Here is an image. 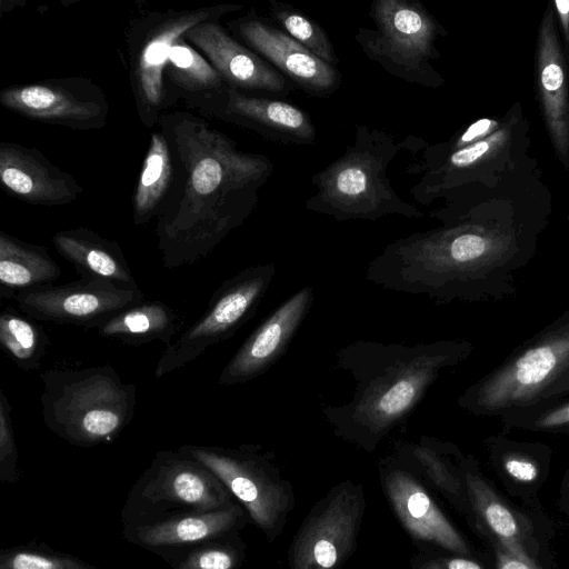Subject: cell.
<instances>
[{
    "mask_svg": "<svg viewBox=\"0 0 569 569\" xmlns=\"http://www.w3.org/2000/svg\"><path fill=\"white\" fill-rule=\"evenodd\" d=\"M498 186L443 214L441 227L387 244L368 263L366 279L437 305L513 296L517 273L535 257L548 212L519 209L510 196L493 193Z\"/></svg>",
    "mask_w": 569,
    "mask_h": 569,
    "instance_id": "6da1fadb",
    "label": "cell"
},
{
    "mask_svg": "<svg viewBox=\"0 0 569 569\" xmlns=\"http://www.w3.org/2000/svg\"><path fill=\"white\" fill-rule=\"evenodd\" d=\"M158 127L171 147L176 177L154 234L162 264L174 269L206 259L244 223L274 167L269 157L239 149L200 114L163 112Z\"/></svg>",
    "mask_w": 569,
    "mask_h": 569,
    "instance_id": "7a4b0ae2",
    "label": "cell"
},
{
    "mask_svg": "<svg viewBox=\"0 0 569 569\" xmlns=\"http://www.w3.org/2000/svg\"><path fill=\"white\" fill-rule=\"evenodd\" d=\"M475 346L466 339L416 345L357 340L340 348L336 369L353 380L351 399L321 405L335 437L366 451L403 430L432 385L448 369L469 358Z\"/></svg>",
    "mask_w": 569,
    "mask_h": 569,
    "instance_id": "3957f363",
    "label": "cell"
},
{
    "mask_svg": "<svg viewBox=\"0 0 569 569\" xmlns=\"http://www.w3.org/2000/svg\"><path fill=\"white\" fill-rule=\"evenodd\" d=\"M397 142L389 132L357 124L353 142L335 161L311 177L316 192L305 208L336 221H377L387 216L420 219L425 213L393 189L388 170L412 141Z\"/></svg>",
    "mask_w": 569,
    "mask_h": 569,
    "instance_id": "277c9868",
    "label": "cell"
},
{
    "mask_svg": "<svg viewBox=\"0 0 569 569\" xmlns=\"http://www.w3.org/2000/svg\"><path fill=\"white\" fill-rule=\"evenodd\" d=\"M41 415L68 443L91 448L113 442L132 421L137 390L110 366L49 369L40 375Z\"/></svg>",
    "mask_w": 569,
    "mask_h": 569,
    "instance_id": "5b68a950",
    "label": "cell"
},
{
    "mask_svg": "<svg viewBox=\"0 0 569 569\" xmlns=\"http://www.w3.org/2000/svg\"><path fill=\"white\" fill-rule=\"evenodd\" d=\"M569 372V309L460 393L457 405L477 417L531 407Z\"/></svg>",
    "mask_w": 569,
    "mask_h": 569,
    "instance_id": "8992f818",
    "label": "cell"
},
{
    "mask_svg": "<svg viewBox=\"0 0 569 569\" xmlns=\"http://www.w3.org/2000/svg\"><path fill=\"white\" fill-rule=\"evenodd\" d=\"M529 123L520 103L505 114V122L495 133L433 160H419L408 168L420 173L410 188L411 197L422 206L447 200L476 187L493 188L526 166Z\"/></svg>",
    "mask_w": 569,
    "mask_h": 569,
    "instance_id": "52a82bcc",
    "label": "cell"
},
{
    "mask_svg": "<svg viewBox=\"0 0 569 569\" xmlns=\"http://www.w3.org/2000/svg\"><path fill=\"white\" fill-rule=\"evenodd\" d=\"M372 27L361 26L353 38L363 54L387 73L405 82L438 89L443 77L433 68L436 47L448 31L418 0H373Z\"/></svg>",
    "mask_w": 569,
    "mask_h": 569,
    "instance_id": "ba28073f",
    "label": "cell"
},
{
    "mask_svg": "<svg viewBox=\"0 0 569 569\" xmlns=\"http://www.w3.org/2000/svg\"><path fill=\"white\" fill-rule=\"evenodd\" d=\"M238 502L220 479L182 451H158L131 487L120 512L122 528L174 515L229 508Z\"/></svg>",
    "mask_w": 569,
    "mask_h": 569,
    "instance_id": "9c48e42d",
    "label": "cell"
},
{
    "mask_svg": "<svg viewBox=\"0 0 569 569\" xmlns=\"http://www.w3.org/2000/svg\"><path fill=\"white\" fill-rule=\"evenodd\" d=\"M219 3L184 10H152L133 18L126 32L129 82L137 116L146 128L158 126L167 109L163 72L172 46L197 24L241 10Z\"/></svg>",
    "mask_w": 569,
    "mask_h": 569,
    "instance_id": "30bf717a",
    "label": "cell"
},
{
    "mask_svg": "<svg viewBox=\"0 0 569 569\" xmlns=\"http://www.w3.org/2000/svg\"><path fill=\"white\" fill-rule=\"evenodd\" d=\"M179 448L220 479L269 541L281 533L295 499L291 485L282 477L271 452L250 443Z\"/></svg>",
    "mask_w": 569,
    "mask_h": 569,
    "instance_id": "8fae6325",
    "label": "cell"
},
{
    "mask_svg": "<svg viewBox=\"0 0 569 569\" xmlns=\"http://www.w3.org/2000/svg\"><path fill=\"white\" fill-rule=\"evenodd\" d=\"M274 274V263L266 262L247 267L224 280L211 295L203 315L166 347L154 377L162 378L184 367L211 346L234 336L254 317Z\"/></svg>",
    "mask_w": 569,
    "mask_h": 569,
    "instance_id": "7c38bea8",
    "label": "cell"
},
{
    "mask_svg": "<svg viewBox=\"0 0 569 569\" xmlns=\"http://www.w3.org/2000/svg\"><path fill=\"white\" fill-rule=\"evenodd\" d=\"M360 483H338L306 517L289 549V569H339L353 552L365 512Z\"/></svg>",
    "mask_w": 569,
    "mask_h": 569,
    "instance_id": "4fadbf2b",
    "label": "cell"
},
{
    "mask_svg": "<svg viewBox=\"0 0 569 569\" xmlns=\"http://www.w3.org/2000/svg\"><path fill=\"white\" fill-rule=\"evenodd\" d=\"M0 104L23 118L77 131L106 127L110 111L102 88L86 77L9 86L0 91Z\"/></svg>",
    "mask_w": 569,
    "mask_h": 569,
    "instance_id": "5bb4252c",
    "label": "cell"
},
{
    "mask_svg": "<svg viewBox=\"0 0 569 569\" xmlns=\"http://www.w3.org/2000/svg\"><path fill=\"white\" fill-rule=\"evenodd\" d=\"M12 300L34 320L96 329L114 313L144 299L140 288L124 289L106 280L80 278L23 290Z\"/></svg>",
    "mask_w": 569,
    "mask_h": 569,
    "instance_id": "9a60e30c",
    "label": "cell"
},
{
    "mask_svg": "<svg viewBox=\"0 0 569 569\" xmlns=\"http://www.w3.org/2000/svg\"><path fill=\"white\" fill-rule=\"evenodd\" d=\"M213 118L281 144H313L316 127L301 108L280 99L250 94L224 86L220 91L186 103Z\"/></svg>",
    "mask_w": 569,
    "mask_h": 569,
    "instance_id": "2e32d148",
    "label": "cell"
},
{
    "mask_svg": "<svg viewBox=\"0 0 569 569\" xmlns=\"http://www.w3.org/2000/svg\"><path fill=\"white\" fill-rule=\"evenodd\" d=\"M227 29L252 49L295 87L315 98L333 94L342 83V74L281 29L270 24L256 10L227 21Z\"/></svg>",
    "mask_w": 569,
    "mask_h": 569,
    "instance_id": "e0dca14e",
    "label": "cell"
},
{
    "mask_svg": "<svg viewBox=\"0 0 569 569\" xmlns=\"http://www.w3.org/2000/svg\"><path fill=\"white\" fill-rule=\"evenodd\" d=\"M379 476L387 500L412 541L460 556L469 553L463 538L409 465L395 455L388 456L379 462Z\"/></svg>",
    "mask_w": 569,
    "mask_h": 569,
    "instance_id": "ac0fdd59",
    "label": "cell"
},
{
    "mask_svg": "<svg viewBox=\"0 0 569 569\" xmlns=\"http://www.w3.org/2000/svg\"><path fill=\"white\" fill-rule=\"evenodd\" d=\"M220 74L226 86L250 94L287 97L295 86L252 49L238 41L220 20L204 21L182 37Z\"/></svg>",
    "mask_w": 569,
    "mask_h": 569,
    "instance_id": "d6986e66",
    "label": "cell"
},
{
    "mask_svg": "<svg viewBox=\"0 0 569 569\" xmlns=\"http://www.w3.org/2000/svg\"><path fill=\"white\" fill-rule=\"evenodd\" d=\"M535 84L540 113L553 151L569 169V63L549 2L538 27Z\"/></svg>",
    "mask_w": 569,
    "mask_h": 569,
    "instance_id": "ffe728a7",
    "label": "cell"
},
{
    "mask_svg": "<svg viewBox=\"0 0 569 569\" xmlns=\"http://www.w3.org/2000/svg\"><path fill=\"white\" fill-rule=\"evenodd\" d=\"M309 286L283 300L242 342L218 378L220 386L251 381L267 372L287 351L312 306Z\"/></svg>",
    "mask_w": 569,
    "mask_h": 569,
    "instance_id": "44dd1931",
    "label": "cell"
},
{
    "mask_svg": "<svg viewBox=\"0 0 569 569\" xmlns=\"http://www.w3.org/2000/svg\"><path fill=\"white\" fill-rule=\"evenodd\" d=\"M0 182L10 197L42 207L67 206L83 193L77 179L40 150L12 141L0 143Z\"/></svg>",
    "mask_w": 569,
    "mask_h": 569,
    "instance_id": "7402d4cb",
    "label": "cell"
},
{
    "mask_svg": "<svg viewBox=\"0 0 569 569\" xmlns=\"http://www.w3.org/2000/svg\"><path fill=\"white\" fill-rule=\"evenodd\" d=\"M249 520L236 502L229 508L186 512L132 528H122L126 541L167 560L191 547L239 533Z\"/></svg>",
    "mask_w": 569,
    "mask_h": 569,
    "instance_id": "603a6c76",
    "label": "cell"
},
{
    "mask_svg": "<svg viewBox=\"0 0 569 569\" xmlns=\"http://www.w3.org/2000/svg\"><path fill=\"white\" fill-rule=\"evenodd\" d=\"M52 243L81 278L106 280L124 289L139 288L117 241L79 227L57 232Z\"/></svg>",
    "mask_w": 569,
    "mask_h": 569,
    "instance_id": "cb8c5ba5",
    "label": "cell"
},
{
    "mask_svg": "<svg viewBox=\"0 0 569 569\" xmlns=\"http://www.w3.org/2000/svg\"><path fill=\"white\" fill-rule=\"evenodd\" d=\"M61 269L48 248L0 231V296L11 299L20 291L52 284Z\"/></svg>",
    "mask_w": 569,
    "mask_h": 569,
    "instance_id": "d4e9b609",
    "label": "cell"
},
{
    "mask_svg": "<svg viewBox=\"0 0 569 569\" xmlns=\"http://www.w3.org/2000/svg\"><path fill=\"white\" fill-rule=\"evenodd\" d=\"M176 163L166 134L153 131L132 193V221L136 226L157 219L171 193Z\"/></svg>",
    "mask_w": 569,
    "mask_h": 569,
    "instance_id": "484cf974",
    "label": "cell"
},
{
    "mask_svg": "<svg viewBox=\"0 0 569 569\" xmlns=\"http://www.w3.org/2000/svg\"><path fill=\"white\" fill-rule=\"evenodd\" d=\"M393 455L409 465L421 478L442 493L458 499L466 490L459 449L449 441L421 436L418 441L397 440Z\"/></svg>",
    "mask_w": 569,
    "mask_h": 569,
    "instance_id": "4316f807",
    "label": "cell"
},
{
    "mask_svg": "<svg viewBox=\"0 0 569 569\" xmlns=\"http://www.w3.org/2000/svg\"><path fill=\"white\" fill-rule=\"evenodd\" d=\"M181 326L180 316L167 303L141 301L121 310L96 328L103 338L139 345L160 340L168 347Z\"/></svg>",
    "mask_w": 569,
    "mask_h": 569,
    "instance_id": "83f0119b",
    "label": "cell"
},
{
    "mask_svg": "<svg viewBox=\"0 0 569 569\" xmlns=\"http://www.w3.org/2000/svg\"><path fill=\"white\" fill-rule=\"evenodd\" d=\"M167 109L220 91L226 84L211 63L191 44L179 39L171 48L163 72Z\"/></svg>",
    "mask_w": 569,
    "mask_h": 569,
    "instance_id": "f1b7e54d",
    "label": "cell"
},
{
    "mask_svg": "<svg viewBox=\"0 0 569 569\" xmlns=\"http://www.w3.org/2000/svg\"><path fill=\"white\" fill-rule=\"evenodd\" d=\"M460 468L466 493H468L473 509L490 531L497 536L500 546L516 557L533 562L522 546L519 525L515 516L481 477L475 459L462 458Z\"/></svg>",
    "mask_w": 569,
    "mask_h": 569,
    "instance_id": "f546056e",
    "label": "cell"
},
{
    "mask_svg": "<svg viewBox=\"0 0 569 569\" xmlns=\"http://www.w3.org/2000/svg\"><path fill=\"white\" fill-rule=\"evenodd\" d=\"M0 343L18 368L31 371L40 367L50 341L34 319L8 306L0 315Z\"/></svg>",
    "mask_w": 569,
    "mask_h": 569,
    "instance_id": "4dcf8cb0",
    "label": "cell"
},
{
    "mask_svg": "<svg viewBox=\"0 0 569 569\" xmlns=\"http://www.w3.org/2000/svg\"><path fill=\"white\" fill-rule=\"evenodd\" d=\"M268 11L279 29L290 38L328 64L338 66L335 47L317 21L296 7L278 0H268Z\"/></svg>",
    "mask_w": 569,
    "mask_h": 569,
    "instance_id": "1f68e13d",
    "label": "cell"
},
{
    "mask_svg": "<svg viewBox=\"0 0 569 569\" xmlns=\"http://www.w3.org/2000/svg\"><path fill=\"white\" fill-rule=\"evenodd\" d=\"M246 546L239 533L186 549L166 562L171 569H240Z\"/></svg>",
    "mask_w": 569,
    "mask_h": 569,
    "instance_id": "d6a6232c",
    "label": "cell"
},
{
    "mask_svg": "<svg viewBox=\"0 0 569 569\" xmlns=\"http://www.w3.org/2000/svg\"><path fill=\"white\" fill-rule=\"evenodd\" d=\"M495 461L512 480L530 483L538 479L545 455V446L538 442H520L505 436L486 439Z\"/></svg>",
    "mask_w": 569,
    "mask_h": 569,
    "instance_id": "836d02e7",
    "label": "cell"
},
{
    "mask_svg": "<svg viewBox=\"0 0 569 569\" xmlns=\"http://www.w3.org/2000/svg\"><path fill=\"white\" fill-rule=\"evenodd\" d=\"M0 569H103L74 555L29 541L0 550Z\"/></svg>",
    "mask_w": 569,
    "mask_h": 569,
    "instance_id": "e575fe53",
    "label": "cell"
},
{
    "mask_svg": "<svg viewBox=\"0 0 569 569\" xmlns=\"http://www.w3.org/2000/svg\"><path fill=\"white\" fill-rule=\"evenodd\" d=\"M499 418L503 430L569 432V396L551 398Z\"/></svg>",
    "mask_w": 569,
    "mask_h": 569,
    "instance_id": "d590c367",
    "label": "cell"
},
{
    "mask_svg": "<svg viewBox=\"0 0 569 569\" xmlns=\"http://www.w3.org/2000/svg\"><path fill=\"white\" fill-rule=\"evenodd\" d=\"M0 480L16 483L20 480L19 453L12 427V406L0 389Z\"/></svg>",
    "mask_w": 569,
    "mask_h": 569,
    "instance_id": "8d00e7d4",
    "label": "cell"
},
{
    "mask_svg": "<svg viewBox=\"0 0 569 569\" xmlns=\"http://www.w3.org/2000/svg\"><path fill=\"white\" fill-rule=\"evenodd\" d=\"M497 569H537L535 562L522 560L499 545Z\"/></svg>",
    "mask_w": 569,
    "mask_h": 569,
    "instance_id": "74e56055",
    "label": "cell"
},
{
    "mask_svg": "<svg viewBox=\"0 0 569 569\" xmlns=\"http://www.w3.org/2000/svg\"><path fill=\"white\" fill-rule=\"evenodd\" d=\"M556 19L559 23V30L561 31V36L567 42L569 39V0H557L551 2Z\"/></svg>",
    "mask_w": 569,
    "mask_h": 569,
    "instance_id": "f35d334b",
    "label": "cell"
},
{
    "mask_svg": "<svg viewBox=\"0 0 569 569\" xmlns=\"http://www.w3.org/2000/svg\"><path fill=\"white\" fill-rule=\"evenodd\" d=\"M445 569H483L478 562L463 557L438 558Z\"/></svg>",
    "mask_w": 569,
    "mask_h": 569,
    "instance_id": "ab89813d",
    "label": "cell"
},
{
    "mask_svg": "<svg viewBox=\"0 0 569 569\" xmlns=\"http://www.w3.org/2000/svg\"><path fill=\"white\" fill-rule=\"evenodd\" d=\"M565 396H569V372L551 386L541 401Z\"/></svg>",
    "mask_w": 569,
    "mask_h": 569,
    "instance_id": "60d3db41",
    "label": "cell"
},
{
    "mask_svg": "<svg viewBox=\"0 0 569 569\" xmlns=\"http://www.w3.org/2000/svg\"><path fill=\"white\" fill-rule=\"evenodd\" d=\"M412 569H445L438 558L419 555L412 559Z\"/></svg>",
    "mask_w": 569,
    "mask_h": 569,
    "instance_id": "b9f144b4",
    "label": "cell"
},
{
    "mask_svg": "<svg viewBox=\"0 0 569 569\" xmlns=\"http://www.w3.org/2000/svg\"><path fill=\"white\" fill-rule=\"evenodd\" d=\"M566 43H567V46H568V48H569V39H568V41H567Z\"/></svg>",
    "mask_w": 569,
    "mask_h": 569,
    "instance_id": "7bdbcfd3",
    "label": "cell"
}]
</instances>
